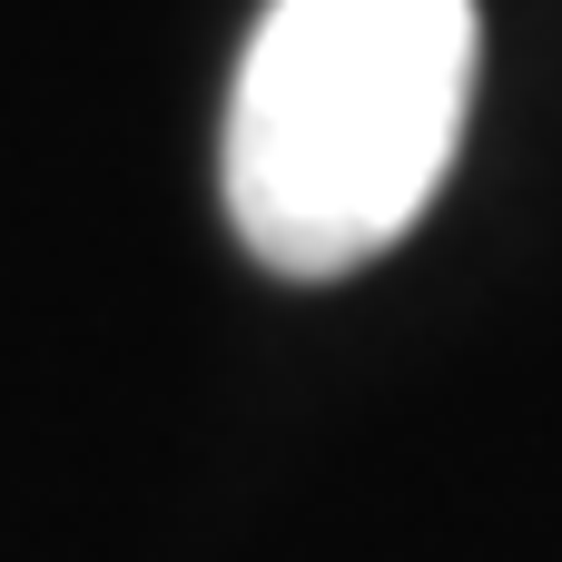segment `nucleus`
<instances>
[{
    "label": "nucleus",
    "mask_w": 562,
    "mask_h": 562,
    "mask_svg": "<svg viewBox=\"0 0 562 562\" xmlns=\"http://www.w3.org/2000/svg\"><path fill=\"white\" fill-rule=\"evenodd\" d=\"M474 0H267L227 89V217L277 277L385 257L474 109Z\"/></svg>",
    "instance_id": "f257e3e1"
}]
</instances>
